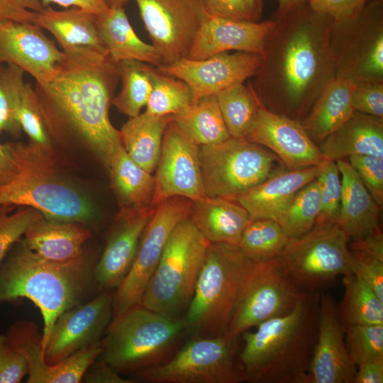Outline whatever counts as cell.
<instances>
[{
	"label": "cell",
	"mask_w": 383,
	"mask_h": 383,
	"mask_svg": "<svg viewBox=\"0 0 383 383\" xmlns=\"http://www.w3.org/2000/svg\"><path fill=\"white\" fill-rule=\"evenodd\" d=\"M65 54L52 80L36 85L35 92L45 115H52L73 131L106 167L111 154L122 145L109 114L120 79L118 63L93 49Z\"/></svg>",
	"instance_id": "1"
},
{
	"label": "cell",
	"mask_w": 383,
	"mask_h": 383,
	"mask_svg": "<svg viewBox=\"0 0 383 383\" xmlns=\"http://www.w3.org/2000/svg\"><path fill=\"white\" fill-rule=\"evenodd\" d=\"M321 294L305 292L289 313L242 333L245 345L238 357L246 381L311 383Z\"/></svg>",
	"instance_id": "2"
},
{
	"label": "cell",
	"mask_w": 383,
	"mask_h": 383,
	"mask_svg": "<svg viewBox=\"0 0 383 383\" xmlns=\"http://www.w3.org/2000/svg\"><path fill=\"white\" fill-rule=\"evenodd\" d=\"M84 253L70 260L43 258L22 241L0 264V304L26 298L39 309L43 319L41 346L45 348L58 316L80 304L94 277Z\"/></svg>",
	"instance_id": "3"
},
{
	"label": "cell",
	"mask_w": 383,
	"mask_h": 383,
	"mask_svg": "<svg viewBox=\"0 0 383 383\" xmlns=\"http://www.w3.org/2000/svg\"><path fill=\"white\" fill-rule=\"evenodd\" d=\"M253 264L238 246L210 243L183 316L189 331L201 337L226 334Z\"/></svg>",
	"instance_id": "4"
},
{
	"label": "cell",
	"mask_w": 383,
	"mask_h": 383,
	"mask_svg": "<svg viewBox=\"0 0 383 383\" xmlns=\"http://www.w3.org/2000/svg\"><path fill=\"white\" fill-rule=\"evenodd\" d=\"M188 328L141 304L115 316L103 340L102 360L117 372L142 370L166 361Z\"/></svg>",
	"instance_id": "5"
},
{
	"label": "cell",
	"mask_w": 383,
	"mask_h": 383,
	"mask_svg": "<svg viewBox=\"0 0 383 383\" xmlns=\"http://www.w3.org/2000/svg\"><path fill=\"white\" fill-rule=\"evenodd\" d=\"M48 150L24 145L18 172L0 185V205L30 207L53 220L88 223L94 216L91 202L56 174Z\"/></svg>",
	"instance_id": "6"
},
{
	"label": "cell",
	"mask_w": 383,
	"mask_h": 383,
	"mask_svg": "<svg viewBox=\"0 0 383 383\" xmlns=\"http://www.w3.org/2000/svg\"><path fill=\"white\" fill-rule=\"evenodd\" d=\"M209 245L190 216L179 223L145 288L141 305L172 318H182L193 297Z\"/></svg>",
	"instance_id": "7"
},
{
	"label": "cell",
	"mask_w": 383,
	"mask_h": 383,
	"mask_svg": "<svg viewBox=\"0 0 383 383\" xmlns=\"http://www.w3.org/2000/svg\"><path fill=\"white\" fill-rule=\"evenodd\" d=\"M349 240L337 223L315 224L309 232L289 238L277 260L298 289L322 293L338 277L355 274Z\"/></svg>",
	"instance_id": "8"
},
{
	"label": "cell",
	"mask_w": 383,
	"mask_h": 383,
	"mask_svg": "<svg viewBox=\"0 0 383 383\" xmlns=\"http://www.w3.org/2000/svg\"><path fill=\"white\" fill-rule=\"evenodd\" d=\"M277 157L245 138L230 137L199 146V160L206 196L231 201L278 170Z\"/></svg>",
	"instance_id": "9"
},
{
	"label": "cell",
	"mask_w": 383,
	"mask_h": 383,
	"mask_svg": "<svg viewBox=\"0 0 383 383\" xmlns=\"http://www.w3.org/2000/svg\"><path fill=\"white\" fill-rule=\"evenodd\" d=\"M238 338L195 335L164 362L137 373L148 383H239L246 381Z\"/></svg>",
	"instance_id": "10"
},
{
	"label": "cell",
	"mask_w": 383,
	"mask_h": 383,
	"mask_svg": "<svg viewBox=\"0 0 383 383\" xmlns=\"http://www.w3.org/2000/svg\"><path fill=\"white\" fill-rule=\"evenodd\" d=\"M305 292L283 273L277 257L254 262L226 335L238 338L266 321L289 313Z\"/></svg>",
	"instance_id": "11"
},
{
	"label": "cell",
	"mask_w": 383,
	"mask_h": 383,
	"mask_svg": "<svg viewBox=\"0 0 383 383\" xmlns=\"http://www.w3.org/2000/svg\"><path fill=\"white\" fill-rule=\"evenodd\" d=\"M193 201L189 199L172 196L155 207L140 238L130 272L113 294L115 316L141 304L145 288L171 233L179 223L190 216Z\"/></svg>",
	"instance_id": "12"
},
{
	"label": "cell",
	"mask_w": 383,
	"mask_h": 383,
	"mask_svg": "<svg viewBox=\"0 0 383 383\" xmlns=\"http://www.w3.org/2000/svg\"><path fill=\"white\" fill-rule=\"evenodd\" d=\"M162 65L187 58L209 16L203 0H133Z\"/></svg>",
	"instance_id": "13"
},
{
	"label": "cell",
	"mask_w": 383,
	"mask_h": 383,
	"mask_svg": "<svg viewBox=\"0 0 383 383\" xmlns=\"http://www.w3.org/2000/svg\"><path fill=\"white\" fill-rule=\"evenodd\" d=\"M155 177L151 206L172 196L196 201L206 197L199 160V145L187 138L173 120L165 131Z\"/></svg>",
	"instance_id": "14"
},
{
	"label": "cell",
	"mask_w": 383,
	"mask_h": 383,
	"mask_svg": "<svg viewBox=\"0 0 383 383\" xmlns=\"http://www.w3.org/2000/svg\"><path fill=\"white\" fill-rule=\"evenodd\" d=\"M113 294L111 289L85 304H79L57 318L44 350L48 365H55L76 351L100 340L111 322Z\"/></svg>",
	"instance_id": "15"
},
{
	"label": "cell",
	"mask_w": 383,
	"mask_h": 383,
	"mask_svg": "<svg viewBox=\"0 0 383 383\" xmlns=\"http://www.w3.org/2000/svg\"><path fill=\"white\" fill-rule=\"evenodd\" d=\"M262 55L237 52L218 53L204 60L184 58L157 69L179 78L190 87L193 104L201 98L218 92L255 74L262 62Z\"/></svg>",
	"instance_id": "16"
},
{
	"label": "cell",
	"mask_w": 383,
	"mask_h": 383,
	"mask_svg": "<svg viewBox=\"0 0 383 383\" xmlns=\"http://www.w3.org/2000/svg\"><path fill=\"white\" fill-rule=\"evenodd\" d=\"M65 57L35 23L0 21V63L19 67L35 79L36 85L52 80Z\"/></svg>",
	"instance_id": "17"
},
{
	"label": "cell",
	"mask_w": 383,
	"mask_h": 383,
	"mask_svg": "<svg viewBox=\"0 0 383 383\" xmlns=\"http://www.w3.org/2000/svg\"><path fill=\"white\" fill-rule=\"evenodd\" d=\"M337 303L328 292L320 295L317 340L310 366L311 383H354L350 359Z\"/></svg>",
	"instance_id": "18"
},
{
	"label": "cell",
	"mask_w": 383,
	"mask_h": 383,
	"mask_svg": "<svg viewBox=\"0 0 383 383\" xmlns=\"http://www.w3.org/2000/svg\"><path fill=\"white\" fill-rule=\"evenodd\" d=\"M245 139L269 148L288 170L316 166L325 160L304 126L263 107Z\"/></svg>",
	"instance_id": "19"
},
{
	"label": "cell",
	"mask_w": 383,
	"mask_h": 383,
	"mask_svg": "<svg viewBox=\"0 0 383 383\" xmlns=\"http://www.w3.org/2000/svg\"><path fill=\"white\" fill-rule=\"evenodd\" d=\"M275 24L209 17L198 32L187 58L204 60L214 55L237 50L265 54V40Z\"/></svg>",
	"instance_id": "20"
},
{
	"label": "cell",
	"mask_w": 383,
	"mask_h": 383,
	"mask_svg": "<svg viewBox=\"0 0 383 383\" xmlns=\"http://www.w3.org/2000/svg\"><path fill=\"white\" fill-rule=\"evenodd\" d=\"M6 336L9 344L27 361L28 383H79L82 380L89 366L87 357L76 352L55 365H48L41 346L42 335L34 323L15 322Z\"/></svg>",
	"instance_id": "21"
},
{
	"label": "cell",
	"mask_w": 383,
	"mask_h": 383,
	"mask_svg": "<svg viewBox=\"0 0 383 383\" xmlns=\"http://www.w3.org/2000/svg\"><path fill=\"white\" fill-rule=\"evenodd\" d=\"M155 207L120 215V223L111 235L94 267V277L105 289L118 288L134 262L143 231Z\"/></svg>",
	"instance_id": "22"
},
{
	"label": "cell",
	"mask_w": 383,
	"mask_h": 383,
	"mask_svg": "<svg viewBox=\"0 0 383 383\" xmlns=\"http://www.w3.org/2000/svg\"><path fill=\"white\" fill-rule=\"evenodd\" d=\"M321 164L299 170L279 169L265 180L238 196L235 201L248 211L250 221H275L294 195L317 177Z\"/></svg>",
	"instance_id": "23"
},
{
	"label": "cell",
	"mask_w": 383,
	"mask_h": 383,
	"mask_svg": "<svg viewBox=\"0 0 383 383\" xmlns=\"http://www.w3.org/2000/svg\"><path fill=\"white\" fill-rule=\"evenodd\" d=\"M335 162L342 183L338 225L350 240L361 239L379 227L382 207L374 200L348 161L344 159Z\"/></svg>",
	"instance_id": "24"
},
{
	"label": "cell",
	"mask_w": 383,
	"mask_h": 383,
	"mask_svg": "<svg viewBox=\"0 0 383 383\" xmlns=\"http://www.w3.org/2000/svg\"><path fill=\"white\" fill-rule=\"evenodd\" d=\"M318 147L325 160L337 161L354 155L383 158L382 119L354 111Z\"/></svg>",
	"instance_id": "25"
},
{
	"label": "cell",
	"mask_w": 383,
	"mask_h": 383,
	"mask_svg": "<svg viewBox=\"0 0 383 383\" xmlns=\"http://www.w3.org/2000/svg\"><path fill=\"white\" fill-rule=\"evenodd\" d=\"M33 23L50 32L64 53L89 48L109 55L98 33L96 15L88 11L78 7L55 10L48 6L36 13Z\"/></svg>",
	"instance_id": "26"
},
{
	"label": "cell",
	"mask_w": 383,
	"mask_h": 383,
	"mask_svg": "<svg viewBox=\"0 0 383 383\" xmlns=\"http://www.w3.org/2000/svg\"><path fill=\"white\" fill-rule=\"evenodd\" d=\"M89 230L76 222L60 221L43 216L23 235V244L47 260L63 262L82 255Z\"/></svg>",
	"instance_id": "27"
},
{
	"label": "cell",
	"mask_w": 383,
	"mask_h": 383,
	"mask_svg": "<svg viewBox=\"0 0 383 383\" xmlns=\"http://www.w3.org/2000/svg\"><path fill=\"white\" fill-rule=\"evenodd\" d=\"M190 218L211 243L238 246L250 219L236 201L209 197L193 202Z\"/></svg>",
	"instance_id": "28"
},
{
	"label": "cell",
	"mask_w": 383,
	"mask_h": 383,
	"mask_svg": "<svg viewBox=\"0 0 383 383\" xmlns=\"http://www.w3.org/2000/svg\"><path fill=\"white\" fill-rule=\"evenodd\" d=\"M96 22L99 38L113 62L137 60L157 68L162 66L152 45L143 41L133 29L124 8L109 9L96 16Z\"/></svg>",
	"instance_id": "29"
},
{
	"label": "cell",
	"mask_w": 383,
	"mask_h": 383,
	"mask_svg": "<svg viewBox=\"0 0 383 383\" xmlns=\"http://www.w3.org/2000/svg\"><path fill=\"white\" fill-rule=\"evenodd\" d=\"M173 116H157L146 113L131 117L120 132L123 148L130 158L151 173L157 167L161 152L162 138Z\"/></svg>",
	"instance_id": "30"
},
{
	"label": "cell",
	"mask_w": 383,
	"mask_h": 383,
	"mask_svg": "<svg viewBox=\"0 0 383 383\" xmlns=\"http://www.w3.org/2000/svg\"><path fill=\"white\" fill-rule=\"evenodd\" d=\"M106 168L125 209L121 215L152 206L155 177L133 161L122 145L111 154Z\"/></svg>",
	"instance_id": "31"
},
{
	"label": "cell",
	"mask_w": 383,
	"mask_h": 383,
	"mask_svg": "<svg viewBox=\"0 0 383 383\" xmlns=\"http://www.w3.org/2000/svg\"><path fill=\"white\" fill-rule=\"evenodd\" d=\"M356 83L340 78L326 87L304 128L315 138L323 140L340 128L354 113L352 96Z\"/></svg>",
	"instance_id": "32"
},
{
	"label": "cell",
	"mask_w": 383,
	"mask_h": 383,
	"mask_svg": "<svg viewBox=\"0 0 383 383\" xmlns=\"http://www.w3.org/2000/svg\"><path fill=\"white\" fill-rule=\"evenodd\" d=\"M305 27L290 38L284 56L283 71L289 97L298 101L313 79L318 64L314 42Z\"/></svg>",
	"instance_id": "33"
},
{
	"label": "cell",
	"mask_w": 383,
	"mask_h": 383,
	"mask_svg": "<svg viewBox=\"0 0 383 383\" xmlns=\"http://www.w3.org/2000/svg\"><path fill=\"white\" fill-rule=\"evenodd\" d=\"M173 121L199 146L217 144L231 137L216 95L201 98L184 112L173 116Z\"/></svg>",
	"instance_id": "34"
},
{
	"label": "cell",
	"mask_w": 383,
	"mask_h": 383,
	"mask_svg": "<svg viewBox=\"0 0 383 383\" xmlns=\"http://www.w3.org/2000/svg\"><path fill=\"white\" fill-rule=\"evenodd\" d=\"M344 295L337 304L343 328L355 324H383V301L360 277H343Z\"/></svg>",
	"instance_id": "35"
},
{
	"label": "cell",
	"mask_w": 383,
	"mask_h": 383,
	"mask_svg": "<svg viewBox=\"0 0 383 383\" xmlns=\"http://www.w3.org/2000/svg\"><path fill=\"white\" fill-rule=\"evenodd\" d=\"M118 66L122 86L112 104L121 113L134 117L147 104L156 67L137 60H123L118 62Z\"/></svg>",
	"instance_id": "36"
},
{
	"label": "cell",
	"mask_w": 383,
	"mask_h": 383,
	"mask_svg": "<svg viewBox=\"0 0 383 383\" xmlns=\"http://www.w3.org/2000/svg\"><path fill=\"white\" fill-rule=\"evenodd\" d=\"M216 97L231 137L246 138L261 107L255 94L240 83L222 90Z\"/></svg>",
	"instance_id": "37"
},
{
	"label": "cell",
	"mask_w": 383,
	"mask_h": 383,
	"mask_svg": "<svg viewBox=\"0 0 383 383\" xmlns=\"http://www.w3.org/2000/svg\"><path fill=\"white\" fill-rule=\"evenodd\" d=\"M320 206V189L315 179L294 195L275 221L279 224L289 238L299 237L313 228Z\"/></svg>",
	"instance_id": "38"
},
{
	"label": "cell",
	"mask_w": 383,
	"mask_h": 383,
	"mask_svg": "<svg viewBox=\"0 0 383 383\" xmlns=\"http://www.w3.org/2000/svg\"><path fill=\"white\" fill-rule=\"evenodd\" d=\"M289 239L277 221L256 219L246 226L238 248L253 262H264L277 257Z\"/></svg>",
	"instance_id": "39"
},
{
	"label": "cell",
	"mask_w": 383,
	"mask_h": 383,
	"mask_svg": "<svg viewBox=\"0 0 383 383\" xmlns=\"http://www.w3.org/2000/svg\"><path fill=\"white\" fill-rule=\"evenodd\" d=\"M355 274L383 301V235L380 227L348 243Z\"/></svg>",
	"instance_id": "40"
},
{
	"label": "cell",
	"mask_w": 383,
	"mask_h": 383,
	"mask_svg": "<svg viewBox=\"0 0 383 383\" xmlns=\"http://www.w3.org/2000/svg\"><path fill=\"white\" fill-rule=\"evenodd\" d=\"M192 104L193 95L189 85L156 67L145 112L157 116H174L188 109Z\"/></svg>",
	"instance_id": "41"
},
{
	"label": "cell",
	"mask_w": 383,
	"mask_h": 383,
	"mask_svg": "<svg viewBox=\"0 0 383 383\" xmlns=\"http://www.w3.org/2000/svg\"><path fill=\"white\" fill-rule=\"evenodd\" d=\"M24 71L13 64L0 70V132L19 135L21 129L17 111L26 82Z\"/></svg>",
	"instance_id": "42"
},
{
	"label": "cell",
	"mask_w": 383,
	"mask_h": 383,
	"mask_svg": "<svg viewBox=\"0 0 383 383\" xmlns=\"http://www.w3.org/2000/svg\"><path fill=\"white\" fill-rule=\"evenodd\" d=\"M349 356L356 365L383 361V324H355L344 328Z\"/></svg>",
	"instance_id": "43"
},
{
	"label": "cell",
	"mask_w": 383,
	"mask_h": 383,
	"mask_svg": "<svg viewBox=\"0 0 383 383\" xmlns=\"http://www.w3.org/2000/svg\"><path fill=\"white\" fill-rule=\"evenodd\" d=\"M316 179L318 183L321 198L320 211L316 224H338L342 183L336 162L324 160L321 164V170Z\"/></svg>",
	"instance_id": "44"
},
{
	"label": "cell",
	"mask_w": 383,
	"mask_h": 383,
	"mask_svg": "<svg viewBox=\"0 0 383 383\" xmlns=\"http://www.w3.org/2000/svg\"><path fill=\"white\" fill-rule=\"evenodd\" d=\"M17 116L21 129L31 143L49 148V125L34 88L26 83L18 104Z\"/></svg>",
	"instance_id": "45"
},
{
	"label": "cell",
	"mask_w": 383,
	"mask_h": 383,
	"mask_svg": "<svg viewBox=\"0 0 383 383\" xmlns=\"http://www.w3.org/2000/svg\"><path fill=\"white\" fill-rule=\"evenodd\" d=\"M43 216L30 207L0 205V264L28 228Z\"/></svg>",
	"instance_id": "46"
},
{
	"label": "cell",
	"mask_w": 383,
	"mask_h": 383,
	"mask_svg": "<svg viewBox=\"0 0 383 383\" xmlns=\"http://www.w3.org/2000/svg\"><path fill=\"white\" fill-rule=\"evenodd\" d=\"M210 17L253 21L260 17L262 0H203Z\"/></svg>",
	"instance_id": "47"
},
{
	"label": "cell",
	"mask_w": 383,
	"mask_h": 383,
	"mask_svg": "<svg viewBox=\"0 0 383 383\" xmlns=\"http://www.w3.org/2000/svg\"><path fill=\"white\" fill-rule=\"evenodd\" d=\"M348 162L359 175L364 185L380 206L383 204V158L354 155L348 157Z\"/></svg>",
	"instance_id": "48"
},
{
	"label": "cell",
	"mask_w": 383,
	"mask_h": 383,
	"mask_svg": "<svg viewBox=\"0 0 383 383\" xmlns=\"http://www.w3.org/2000/svg\"><path fill=\"white\" fill-rule=\"evenodd\" d=\"M28 373L26 358L0 334V383H18Z\"/></svg>",
	"instance_id": "49"
},
{
	"label": "cell",
	"mask_w": 383,
	"mask_h": 383,
	"mask_svg": "<svg viewBox=\"0 0 383 383\" xmlns=\"http://www.w3.org/2000/svg\"><path fill=\"white\" fill-rule=\"evenodd\" d=\"M355 111L382 119L383 87L380 84L357 85L352 96Z\"/></svg>",
	"instance_id": "50"
},
{
	"label": "cell",
	"mask_w": 383,
	"mask_h": 383,
	"mask_svg": "<svg viewBox=\"0 0 383 383\" xmlns=\"http://www.w3.org/2000/svg\"><path fill=\"white\" fill-rule=\"evenodd\" d=\"M43 9L40 0H0V21L33 23Z\"/></svg>",
	"instance_id": "51"
},
{
	"label": "cell",
	"mask_w": 383,
	"mask_h": 383,
	"mask_svg": "<svg viewBox=\"0 0 383 383\" xmlns=\"http://www.w3.org/2000/svg\"><path fill=\"white\" fill-rule=\"evenodd\" d=\"M311 9L320 14H326L338 21L353 16L363 6L367 0H307Z\"/></svg>",
	"instance_id": "52"
},
{
	"label": "cell",
	"mask_w": 383,
	"mask_h": 383,
	"mask_svg": "<svg viewBox=\"0 0 383 383\" xmlns=\"http://www.w3.org/2000/svg\"><path fill=\"white\" fill-rule=\"evenodd\" d=\"M24 145L0 143V185L10 181L21 167Z\"/></svg>",
	"instance_id": "53"
},
{
	"label": "cell",
	"mask_w": 383,
	"mask_h": 383,
	"mask_svg": "<svg viewBox=\"0 0 383 383\" xmlns=\"http://www.w3.org/2000/svg\"><path fill=\"white\" fill-rule=\"evenodd\" d=\"M89 383H132L131 381L121 377L116 370L102 360L94 366H91L84 374L83 379Z\"/></svg>",
	"instance_id": "54"
},
{
	"label": "cell",
	"mask_w": 383,
	"mask_h": 383,
	"mask_svg": "<svg viewBox=\"0 0 383 383\" xmlns=\"http://www.w3.org/2000/svg\"><path fill=\"white\" fill-rule=\"evenodd\" d=\"M44 8L51 4H57L65 9L78 7L98 16L107 11L110 8L103 0H40Z\"/></svg>",
	"instance_id": "55"
},
{
	"label": "cell",
	"mask_w": 383,
	"mask_h": 383,
	"mask_svg": "<svg viewBox=\"0 0 383 383\" xmlns=\"http://www.w3.org/2000/svg\"><path fill=\"white\" fill-rule=\"evenodd\" d=\"M354 383H382L383 361H371L357 365Z\"/></svg>",
	"instance_id": "56"
},
{
	"label": "cell",
	"mask_w": 383,
	"mask_h": 383,
	"mask_svg": "<svg viewBox=\"0 0 383 383\" xmlns=\"http://www.w3.org/2000/svg\"><path fill=\"white\" fill-rule=\"evenodd\" d=\"M365 73L381 75L383 72V37L378 36L372 45L363 65Z\"/></svg>",
	"instance_id": "57"
},
{
	"label": "cell",
	"mask_w": 383,
	"mask_h": 383,
	"mask_svg": "<svg viewBox=\"0 0 383 383\" xmlns=\"http://www.w3.org/2000/svg\"><path fill=\"white\" fill-rule=\"evenodd\" d=\"M307 0H278L279 11L281 15H285L292 9Z\"/></svg>",
	"instance_id": "58"
},
{
	"label": "cell",
	"mask_w": 383,
	"mask_h": 383,
	"mask_svg": "<svg viewBox=\"0 0 383 383\" xmlns=\"http://www.w3.org/2000/svg\"><path fill=\"white\" fill-rule=\"evenodd\" d=\"M107 6L110 9H120L124 8L126 4L130 0H103Z\"/></svg>",
	"instance_id": "59"
},
{
	"label": "cell",
	"mask_w": 383,
	"mask_h": 383,
	"mask_svg": "<svg viewBox=\"0 0 383 383\" xmlns=\"http://www.w3.org/2000/svg\"><path fill=\"white\" fill-rule=\"evenodd\" d=\"M1 67H2V64L0 63V70H1Z\"/></svg>",
	"instance_id": "60"
},
{
	"label": "cell",
	"mask_w": 383,
	"mask_h": 383,
	"mask_svg": "<svg viewBox=\"0 0 383 383\" xmlns=\"http://www.w3.org/2000/svg\"><path fill=\"white\" fill-rule=\"evenodd\" d=\"M367 1H368V0H367Z\"/></svg>",
	"instance_id": "61"
}]
</instances>
